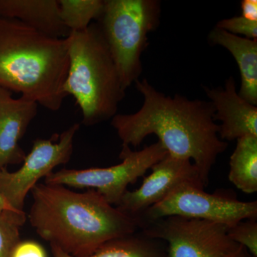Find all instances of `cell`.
I'll return each mask as SVG.
<instances>
[{
    "label": "cell",
    "instance_id": "1",
    "mask_svg": "<svg viewBox=\"0 0 257 257\" xmlns=\"http://www.w3.org/2000/svg\"><path fill=\"white\" fill-rule=\"evenodd\" d=\"M135 85L143 96L142 107L111 119L122 145L137 147L149 135H156L171 156L193 160L207 187L218 157L228 147L219 138L211 101L166 95L147 79H138Z\"/></svg>",
    "mask_w": 257,
    "mask_h": 257
},
{
    "label": "cell",
    "instance_id": "2",
    "mask_svg": "<svg viewBox=\"0 0 257 257\" xmlns=\"http://www.w3.org/2000/svg\"><path fill=\"white\" fill-rule=\"evenodd\" d=\"M28 219L37 234L71 256H88L111 240L140 231L138 219L111 205L94 189L77 192L38 183Z\"/></svg>",
    "mask_w": 257,
    "mask_h": 257
},
{
    "label": "cell",
    "instance_id": "3",
    "mask_svg": "<svg viewBox=\"0 0 257 257\" xmlns=\"http://www.w3.org/2000/svg\"><path fill=\"white\" fill-rule=\"evenodd\" d=\"M67 38H54L15 19L0 18V86L52 111L66 96Z\"/></svg>",
    "mask_w": 257,
    "mask_h": 257
},
{
    "label": "cell",
    "instance_id": "4",
    "mask_svg": "<svg viewBox=\"0 0 257 257\" xmlns=\"http://www.w3.org/2000/svg\"><path fill=\"white\" fill-rule=\"evenodd\" d=\"M67 38L69 65L64 92L75 99L83 124L93 126L112 119L126 90L100 26L92 23Z\"/></svg>",
    "mask_w": 257,
    "mask_h": 257
},
{
    "label": "cell",
    "instance_id": "5",
    "mask_svg": "<svg viewBox=\"0 0 257 257\" xmlns=\"http://www.w3.org/2000/svg\"><path fill=\"white\" fill-rule=\"evenodd\" d=\"M158 0H105L99 26L125 90L140 79L149 34L160 25Z\"/></svg>",
    "mask_w": 257,
    "mask_h": 257
},
{
    "label": "cell",
    "instance_id": "6",
    "mask_svg": "<svg viewBox=\"0 0 257 257\" xmlns=\"http://www.w3.org/2000/svg\"><path fill=\"white\" fill-rule=\"evenodd\" d=\"M201 184L184 183L162 202L150 208L140 219V229L147 223L169 216L204 219L228 228L246 219H257V202H242L231 190L218 189L213 194Z\"/></svg>",
    "mask_w": 257,
    "mask_h": 257
},
{
    "label": "cell",
    "instance_id": "7",
    "mask_svg": "<svg viewBox=\"0 0 257 257\" xmlns=\"http://www.w3.org/2000/svg\"><path fill=\"white\" fill-rule=\"evenodd\" d=\"M168 155L160 142L145 147L140 151L122 145L118 165L104 168L83 170L62 169L45 178V183L78 189H94L111 205L117 207L133 184L155 164Z\"/></svg>",
    "mask_w": 257,
    "mask_h": 257
},
{
    "label": "cell",
    "instance_id": "8",
    "mask_svg": "<svg viewBox=\"0 0 257 257\" xmlns=\"http://www.w3.org/2000/svg\"><path fill=\"white\" fill-rule=\"evenodd\" d=\"M227 226L181 216L147 223L140 229L167 245V257H227L239 247L228 236Z\"/></svg>",
    "mask_w": 257,
    "mask_h": 257
},
{
    "label": "cell",
    "instance_id": "9",
    "mask_svg": "<svg viewBox=\"0 0 257 257\" xmlns=\"http://www.w3.org/2000/svg\"><path fill=\"white\" fill-rule=\"evenodd\" d=\"M79 126L77 123L69 126L61 134L57 143H54L55 135L48 140L37 139L18 170H0V197L10 207L24 211L27 196L39 181L71 160L74 137Z\"/></svg>",
    "mask_w": 257,
    "mask_h": 257
},
{
    "label": "cell",
    "instance_id": "10",
    "mask_svg": "<svg viewBox=\"0 0 257 257\" xmlns=\"http://www.w3.org/2000/svg\"><path fill=\"white\" fill-rule=\"evenodd\" d=\"M150 170L152 173L144 178L141 187L125 193L117 206L120 210L138 219L139 222L150 208L164 200L181 184L194 183L206 187L197 167L187 159L168 154Z\"/></svg>",
    "mask_w": 257,
    "mask_h": 257
},
{
    "label": "cell",
    "instance_id": "11",
    "mask_svg": "<svg viewBox=\"0 0 257 257\" xmlns=\"http://www.w3.org/2000/svg\"><path fill=\"white\" fill-rule=\"evenodd\" d=\"M214 106V121H220L219 136L223 141H234L246 135L257 136V106L244 100L236 91L231 76L224 87H203Z\"/></svg>",
    "mask_w": 257,
    "mask_h": 257
},
{
    "label": "cell",
    "instance_id": "12",
    "mask_svg": "<svg viewBox=\"0 0 257 257\" xmlns=\"http://www.w3.org/2000/svg\"><path fill=\"white\" fill-rule=\"evenodd\" d=\"M36 101L12 92L0 86V170L22 164L26 156L20 142L37 114Z\"/></svg>",
    "mask_w": 257,
    "mask_h": 257
},
{
    "label": "cell",
    "instance_id": "13",
    "mask_svg": "<svg viewBox=\"0 0 257 257\" xmlns=\"http://www.w3.org/2000/svg\"><path fill=\"white\" fill-rule=\"evenodd\" d=\"M0 18L18 20L54 38L70 35L61 19L59 0H0Z\"/></svg>",
    "mask_w": 257,
    "mask_h": 257
},
{
    "label": "cell",
    "instance_id": "14",
    "mask_svg": "<svg viewBox=\"0 0 257 257\" xmlns=\"http://www.w3.org/2000/svg\"><path fill=\"white\" fill-rule=\"evenodd\" d=\"M209 43L226 49L239 67L241 87L239 95L257 105V40L232 35L214 27L208 35Z\"/></svg>",
    "mask_w": 257,
    "mask_h": 257
},
{
    "label": "cell",
    "instance_id": "15",
    "mask_svg": "<svg viewBox=\"0 0 257 257\" xmlns=\"http://www.w3.org/2000/svg\"><path fill=\"white\" fill-rule=\"evenodd\" d=\"M54 257L71 256L60 247L50 244ZM82 257H167V245L160 240L152 239L138 231L133 234L111 240L94 252Z\"/></svg>",
    "mask_w": 257,
    "mask_h": 257
},
{
    "label": "cell",
    "instance_id": "16",
    "mask_svg": "<svg viewBox=\"0 0 257 257\" xmlns=\"http://www.w3.org/2000/svg\"><path fill=\"white\" fill-rule=\"evenodd\" d=\"M230 157L229 179L245 194L257 192V136L238 139Z\"/></svg>",
    "mask_w": 257,
    "mask_h": 257
},
{
    "label": "cell",
    "instance_id": "17",
    "mask_svg": "<svg viewBox=\"0 0 257 257\" xmlns=\"http://www.w3.org/2000/svg\"><path fill=\"white\" fill-rule=\"evenodd\" d=\"M61 19L71 32L84 31L104 10L103 0H59Z\"/></svg>",
    "mask_w": 257,
    "mask_h": 257
},
{
    "label": "cell",
    "instance_id": "18",
    "mask_svg": "<svg viewBox=\"0 0 257 257\" xmlns=\"http://www.w3.org/2000/svg\"><path fill=\"white\" fill-rule=\"evenodd\" d=\"M25 211L5 210L0 212V257H10L20 240V229L26 222Z\"/></svg>",
    "mask_w": 257,
    "mask_h": 257
},
{
    "label": "cell",
    "instance_id": "19",
    "mask_svg": "<svg viewBox=\"0 0 257 257\" xmlns=\"http://www.w3.org/2000/svg\"><path fill=\"white\" fill-rule=\"evenodd\" d=\"M228 236L243 246L252 257H257V219H246L228 229Z\"/></svg>",
    "mask_w": 257,
    "mask_h": 257
},
{
    "label": "cell",
    "instance_id": "20",
    "mask_svg": "<svg viewBox=\"0 0 257 257\" xmlns=\"http://www.w3.org/2000/svg\"><path fill=\"white\" fill-rule=\"evenodd\" d=\"M215 27L232 35H243L250 40H257V22L250 21L242 16L224 19L218 22Z\"/></svg>",
    "mask_w": 257,
    "mask_h": 257
},
{
    "label": "cell",
    "instance_id": "21",
    "mask_svg": "<svg viewBox=\"0 0 257 257\" xmlns=\"http://www.w3.org/2000/svg\"><path fill=\"white\" fill-rule=\"evenodd\" d=\"M10 257H48L45 248L32 240L20 241L12 251Z\"/></svg>",
    "mask_w": 257,
    "mask_h": 257
},
{
    "label": "cell",
    "instance_id": "22",
    "mask_svg": "<svg viewBox=\"0 0 257 257\" xmlns=\"http://www.w3.org/2000/svg\"><path fill=\"white\" fill-rule=\"evenodd\" d=\"M241 15L250 21L257 22L256 0H243L241 3Z\"/></svg>",
    "mask_w": 257,
    "mask_h": 257
},
{
    "label": "cell",
    "instance_id": "23",
    "mask_svg": "<svg viewBox=\"0 0 257 257\" xmlns=\"http://www.w3.org/2000/svg\"><path fill=\"white\" fill-rule=\"evenodd\" d=\"M227 257H251L247 250L243 246L239 245V247L234 252L231 253L229 256Z\"/></svg>",
    "mask_w": 257,
    "mask_h": 257
},
{
    "label": "cell",
    "instance_id": "24",
    "mask_svg": "<svg viewBox=\"0 0 257 257\" xmlns=\"http://www.w3.org/2000/svg\"><path fill=\"white\" fill-rule=\"evenodd\" d=\"M8 209H10V210H15V209L10 207V206L5 202L4 199H3V198L0 197V212L5 210H8Z\"/></svg>",
    "mask_w": 257,
    "mask_h": 257
}]
</instances>
